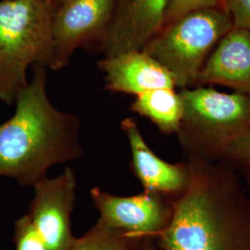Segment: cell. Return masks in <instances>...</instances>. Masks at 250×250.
Wrapping results in <instances>:
<instances>
[{"label":"cell","mask_w":250,"mask_h":250,"mask_svg":"<svg viewBox=\"0 0 250 250\" xmlns=\"http://www.w3.org/2000/svg\"><path fill=\"white\" fill-rule=\"evenodd\" d=\"M186 189L170 200L161 250H250V190L229 161L188 156Z\"/></svg>","instance_id":"obj_1"},{"label":"cell","mask_w":250,"mask_h":250,"mask_svg":"<svg viewBox=\"0 0 250 250\" xmlns=\"http://www.w3.org/2000/svg\"><path fill=\"white\" fill-rule=\"evenodd\" d=\"M46 68L34 73L15 101V111L0 125V177L34 187L58 164L83 154L80 120L55 107L46 91Z\"/></svg>","instance_id":"obj_2"},{"label":"cell","mask_w":250,"mask_h":250,"mask_svg":"<svg viewBox=\"0 0 250 250\" xmlns=\"http://www.w3.org/2000/svg\"><path fill=\"white\" fill-rule=\"evenodd\" d=\"M56 9L46 0H0V100L15 103L31 66L50 69Z\"/></svg>","instance_id":"obj_3"},{"label":"cell","mask_w":250,"mask_h":250,"mask_svg":"<svg viewBox=\"0 0 250 250\" xmlns=\"http://www.w3.org/2000/svg\"><path fill=\"white\" fill-rule=\"evenodd\" d=\"M184 113L179 141L188 156L223 160L228 145L250 130V96L196 86L179 92Z\"/></svg>","instance_id":"obj_4"},{"label":"cell","mask_w":250,"mask_h":250,"mask_svg":"<svg viewBox=\"0 0 250 250\" xmlns=\"http://www.w3.org/2000/svg\"><path fill=\"white\" fill-rule=\"evenodd\" d=\"M232 27L225 6L192 10L162 27L142 50L170 72L176 87H193L215 46Z\"/></svg>","instance_id":"obj_5"},{"label":"cell","mask_w":250,"mask_h":250,"mask_svg":"<svg viewBox=\"0 0 250 250\" xmlns=\"http://www.w3.org/2000/svg\"><path fill=\"white\" fill-rule=\"evenodd\" d=\"M116 0H68L56 10L52 23L50 70L66 67L76 49L101 45L114 14Z\"/></svg>","instance_id":"obj_6"},{"label":"cell","mask_w":250,"mask_h":250,"mask_svg":"<svg viewBox=\"0 0 250 250\" xmlns=\"http://www.w3.org/2000/svg\"><path fill=\"white\" fill-rule=\"evenodd\" d=\"M29 215L36 232L48 250H69L76 241L72 233V213L76 178L67 167L62 173L41 180L34 187Z\"/></svg>","instance_id":"obj_7"},{"label":"cell","mask_w":250,"mask_h":250,"mask_svg":"<svg viewBox=\"0 0 250 250\" xmlns=\"http://www.w3.org/2000/svg\"><path fill=\"white\" fill-rule=\"evenodd\" d=\"M90 196L99 212L98 223L139 238H154L168 225L172 213L170 199L147 191L118 197L94 188Z\"/></svg>","instance_id":"obj_8"},{"label":"cell","mask_w":250,"mask_h":250,"mask_svg":"<svg viewBox=\"0 0 250 250\" xmlns=\"http://www.w3.org/2000/svg\"><path fill=\"white\" fill-rule=\"evenodd\" d=\"M170 0H116L100 51L109 57L142 50L164 26Z\"/></svg>","instance_id":"obj_9"},{"label":"cell","mask_w":250,"mask_h":250,"mask_svg":"<svg viewBox=\"0 0 250 250\" xmlns=\"http://www.w3.org/2000/svg\"><path fill=\"white\" fill-rule=\"evenodd\" d=\"M121 127L132 152V170L143 186L152 192L172 200L186 189L189 180L187 162L173 164L156 155L144 139L136 122L125 118Z\"/></svg>","instance_id":"obj_10"},{"label":"cell","mask_w":250,"mask_h":250,"mask_svg":"<svg viewBox=\"0 0 250 250\" xmlns=\"http://www.w3.org/2000/svg\"><path fill=\"white\" fill-rule=\"evenodd\" d=\"M105 88L113 93L138 96L159 88H176L170 72L144 50L128 51L99 61Z\"/></svg>","instance_id":"obj_11"},{"label":"cell","mask_w":250,"mask_h":250,"mask_svg":"<svg viewBox=\"0 0 250 250\" xmlns=\"http://www.w3.org/2000/svg\"><path fill=\"white\" fill-rule=\"evenodd\" d=\"M218 84L250 96V30L232 27L198 73L196 85Z\"/></svg>","instance_id":"obj_12"},{"label":"cell","mask_w":250,"mask_h":250,"mask_svg":"<svg viewBox=\"0 0 250 250\" xmlns=\"http://www.w3.org/2000/svg\"><path fill=\"white\" fill-rule=\"evenodd\" d=\"M131 109L169 134L178 133L184 113L182 99L175 88H159L135 96Z\"/></svg>","instance_id":"obj_13"},{"label":"cell","mask_w":250,"mask_h":250,"mask_svg":"<svg viewBox=\"0 0 250 250\" xmlns=\"http://www.w3.org/2000/svg\"><path fill=\"white\" fill-rule=\"evenodd\" d=\"M143 239L97 223L69 250H136Z\"/></svg>","instance_id":"obj_14"},{"label":"cell","mask_w":250,"mask_h":250,"mask_svg":"<svg viewBox=\"0 0 250 250\" xmlns=\"http://www.w3.org/2000/svg\"><path fill=\"white\" fill-rule=\"evenodd\" d=\"M223 160L229 161L250 186V130L238 135L228 145Z\"/></svg>","instance_id":"obj_15"},{"label":"cell","mask_w":250,"mask_h":250,"mask_svg":"<svg viewBox=\"0 0 250 250\" xmlns=\"http://www.w3.org/2000/svg\"><path fill=\"white\" fill-rule=\"evenodd\" d=\"M13 241L16 250H48L28 214L21 216L15 222Z\"/></svg>","instance_id":"obj_16"},{"label":"cell","mask_w":250,"mask_h":250,"mask_svg":"<svg viewBox=\"0 0 250 250\" xmlns=\"http://www.w3.org/2000/svg\"><path fill=\"white\" fill-rule=\"evenodd\" d=\"M219 6H224V0H170L164 25L192 10Z\"/></svg>","instance_id":"obj_17"},{"label":"cell","mask_w":250,"mask_h":250,"mask_svg":"<svg viewBox=\"0 0 250 250\" xmlns=\"http://www.w3.org/2000/svg\"><path fill=\"white\" fill-rule=\"evenodd\" d=\"M224 6L232 17L233 27L250 30V0H224Z\"/></svg>","instance_id":"obj_18"},{"label":"cell","mask_w":250,"mask_h":250,"mask_svg":"<svg viewBox=\"0 0 250 250\" xmlns=\"http://www.w3.org/2000/svg\"><path fill=\"white\" fill-rule=\"evenodd\" d=\"M136 250H161L159 249V247L157 246L156 242L154 240V238L151 237H146L144 238L142 242L140 243L139 247L137 248Z\"/></svg>","instance_id":"obj_19"},{"label":"cell","mask_w":250,"mask_h":250,"mask_svg":"<svg viewBox=\"0 0 250 250\" xmlns=\"http://www.w3.org/2000/svg\"><path fill=\"white\" fill-rule=\"evenodd\" d=\"M46 1L53 7L54 9L57 10L62 4H64L68 0H46Z\"/></svg>","instance_id":"obj_20"},{"label":"cell","mask_w":250,"mask_h":250,"mask_svg":"<svg viewBox=\"0 0 250 250\" xmlns=\"http://www.w3.org/2000/svg\"></svg>","instance_id":"obj_21"}]
</instances>
